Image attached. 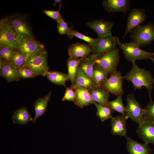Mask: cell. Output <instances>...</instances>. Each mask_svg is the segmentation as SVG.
<instances>
[{
  "label": "cell",
  "mask_w": 154,
  "mask_h": 154,
  "mask_svg": "<svg viewBox=\"0 0 154 154\" xmlns=\"http://www.w3.org/2000/svg\"><path fill=\"white\" fill-rule=\"evenodd\" d=\"M130 42L139 47L150 44L154 40V23L150 22L143 26L139 25L130 32Z\"/></svg>",
  "instance_id": "cell-2"
},
{
  "label": "cell",
  "mask_w": 154,
  "mask_h": 154,
  "mask_svg": "<svg viewBox=\"0 0 154 154\" xmlns=\"http://www.w3.org/2000/svg\"><path fill=\"white\" fill-rule=\"evenodd\" d=\"M6 18L9 24L18 36L34 38L28 25L23 17L19 15H13Z\"/></svg>",
  "instance_id": "cell-11"
},
{
  "label": "cell",
  "mask_w": 154,
  "mask_h": 154,
  "mask_svg": "<svg viewBox=\"0 0 154 154\" xmlns=\"http://www.w3.org/2000/svg\"><path fill=\"white\" fill-rule=\"evenodd\" d=\"M136 133L144 143L154 144V123L144 121L139 125Z\"/></svg>",
  "instance_id": "cell-16"
},
{
  "label": "cell",
  "mask_w": 154,
  "mask_h": 154,
  "mask_svg": "<svg viewBox=\"0 0 154 154\" xmlns=\"http://www.w3.org/2000/svg\"><path fill=\"white\" fill-rule=\"evenodd\" d=\"M14 52V48L0 46V57L3 61L11 62Z\"/></svg>",
  "instance_id": "cell-34"
},
{
  "label": "cell",
  "mask_w": 154,
  "mask_h": 154,
  "mask_svg": "<svg viewBox=\"0 0 154 154\" xmlns=\"http://www.w3.org/2000/svg\"><path fill=\"white\" fill-rule=\"evenodd\" d=\"M14 49V54L11 62L17 70L26 65V61L27 57L20 51Z\"/></svg>",
  "instance_id": "cell-30"
},
{
  "label": "cell",
  "mask_w": 154,
  "mask_h": 154,
  "mask_svg": "<svg viewBox=\"0 0 154 154\" xmlns=\"http://www.w3.org/2000/svg\"><path fill=\"white\" fill-rule=\"evenodd\" d=\"M146 17L145 10L137 8L133 9L127 17V27L123 38L133 28L145 22Z\"/></svg>",
  "instance_id": "cell-12"
},
{
  "label": "cell",
  "mask_w": 154,
  "mask_h": 154,
  "mask_svg": "<svg viewBox=\"0 0 154 154\" xmlns=\"http://www.w3.org/2000/svg\"><path fill=\"white\" fill-rule=\"evenodd\" d=\"M143 109L144 121L154 123V102L152 99Z\"/></svg>",
  "instance_id": "cell-33"
},
{
  "label": "cell",
  "mask_w": 154,
  "mask_h": 154,
  "mask_svg": "<svg viewBox=\"0 0 154 154\" xmlns=\"http://www.w3.org/2000/svg\"><path fill=\"white\" fill-rule=\"evenodd\" d=\"M51 92H49L42 98L37 99L34 103L35 115L33 121L34 124H35L37 118L42 116L46 112L48 103L51 99Z\"/></svg>",
  "instance_id": "cell-22"
},
{
  "label": "cell",
  "mask_w": 154,
  "mask_h": 154,
  "mask_svg": "<svg viewBox=\"0 0 154 154\" xmlns=\"http://www.w3.org/2000/svg\"><path fill=\"white\" fill-rule=\"evenodd\" d=\"M122 98V95L118 96L115 100L109 101L108 106L113 111H116L123 116H126L125 107L123 105Z\"/></svg>",
  "instance_id": "cell-31"
},
{
  "label": "cell",
  "mask_w": 154,
  "mask_h": 154,
  "mask_svg": "<svg viewBox=\"0 0 154 154\" xmlns=\"http://www.w3.org/2000/svg\"><path fill=\"white\" fill-rule=\"evenodd\" d=\"M130 70L123 76L124 79L133 84L135 90H141L145 86L147 91L150 100H152L151 92L153 88L154 78L149 71L139 67L135 62L132 63Z\"/></svg>",
  "instance_id": "cell-1"
},
{
  "label": "cell",
  "mask_w": 154,
  "mask_h": 154,
  "mask_svg": "<svg viewBox=\"0 0 154 154\" xmlns=\"http://www.w3.org/2000/svg\"><path fill=\"white\" fill-rule=\"evenodd\" d=\"M57 30L58 33L61 35H68L70 32V28L68 26V23L62 19L57 21Z\"/></svg>",
  "instance_id": "cell-36"
},
{
  "label": "cell",
  "mask_w": 154,
  "mask_h": 154,
  "mask_svg": "<svg viewBox=\"0 0 154 154\" xmlns=\"http://www.w3.org/2000/svg\"><path fill=\"white\" fill-rule=\"evenodd\" d=\"M0 46L14 48L18 36L11 28L6 18L0 21Z\"/></svg>",
  "instance_id": "cell-10"
},
{
  "label": "cell",
  "mask_w": 154,
  "mask_h": 154,
  "mask_svg": "<svg viewBox=\"0 0 154 154\" xmlns=\"http://www.w3.org/2000/svg\"><path fill=\"white\" fill-rule=\"evenodd\" d=\"M125 58L132 63L137 60L151 59L154 58V52H149L139 48L132 42H121L119 44Z\"/></svg>",
  "instance_id": "cell-4"
},
{
  "label": "cell",
  "mask_w": 154,
  "mask_h": 154,
  "mask_svg": "<svg viewBox=\"0 0 154 154\" xmlns=\"http://www.w3.org/2000/svg\"><path fill=\"white\" fill-rule=\"evenodd\" d=\"M33 119L25 107H22L16 110L12 114L13 122L21 125L27 124L30 121H33Z\"/></svg>",
  "instance_id": "cell-23"
},
{
  "label": "cell",
  "mask_w": 154,
  "mask_h": 154,
  "mask_svg": "<svg viewBox=\"0 0 154 154\" xmlns=\"http://www.w3.org/2000/svg\"><path fill=\"white\" fill-rule=\"evenodd\" d=\"M125 136L127 141L126 149L129 154H154L148 144L139 143L126 135Z\"/></svg>",
  "instance_id": "cell-17"
},
{
  "label": "cell",
  "mask_w": 154,
  "mask_h": 154,
  "mask_svg": "<svg viewBox=\"0 0 154 154\" xmlns=\"http://www.w3.org/2000/svg\"><path fill=\"white\" fill-rule=\"evenodd\" d=\"M93 100L95 102L105 107L108 106V100L110 93L104 89L101 86H95L88 89Z\"/></svg>",
  "instance_id": "cell-20"
},
{
  "label": "cell",
  "mask_w": 154,
  "mask_h": 154,
  "mask_svg": "<svg viewBox=\"0 0 154 154\" xmlns=\"http://www.w3.org/2000/svg\"><path fill=\"white\" fill-rule=\"evenodd\" d=\"M94 104L97 110L96 115L102 121L113 117L112 115L113 111L109 107L104 106L96 102H94Z\"/></svg>",
  "instance_id": "cell-29"
},
{
  "label": "cell",
  "mask_w": 154,
  "mask_h": 154,
  "mask_svg": "<svg viewBox=\"0 0 154 154\" xmlns=\"http://www.w3.org/2000/svg\"><path fill=\"white\" fill-rule=\"evenodd\" d=\"M84 58L74 59L69 57L67 60V63L68 69V76L69 80L71 82V87L75 85L77 76L78 66L80 61Z\"/></svg>",
  "instance_id": "cell-25"
},
{
  "label": "cell",
  "mask_w": 154,
  "mask_h": 154,
  "mask_svg": "<svg viewBox=\"0 0 154 154\" xmlns=\"http://www.w3.org/2000/svg\"><path fill=\"white\" fill-rule=\"evenodd\" d=\"M74 37H75L86 41L94 49L96 46L98 41L97 38H93L85 35L77 31L74 30L73 27L72 26L70 28L69 33L67 35V37L68 38L72 39Z\"/></svg>",
  "instance_id": "cell-28"
},
{
  "label": "cell",
  "mask_w": 154,
  "mask_h": 154,
  "mask_svg": "<svg viewBox=\"0 0 154 154\" xmlns=\"http://www.w3.org/2000/svg\"><path fill=\"white\" fill-rule=\"evenodd\" d=\"M152 62L154 63V58H153L151 59Z\"/></svg>",
  "instance_id": "cell-40"
},
{
  "label": "cell",
  "mask_w": 154,
  "mask_h": 154,
  "mask_svg": "<svg viewBox=\"0 0 154 154\" xmlns=\"http://www.w3.org/2000/svg\"><path fill=\"white\" fill-rule=\"evenodd\" d=\"M124 79L120 71H117L105 80L101 86L105 90L116 96L124 93L123 82Z\"/></svg>",
  "instance_id": "cell-9"
},
{
  "label": "cell",
  "mask_w": 154,
  "mask_h": 154,
  "mask_svg": "<svg viewBox=\"0 0 154 154\" xmlns=\"http://www.w3.org/2000/svg\"><path fill=\"white\" fill-rule=\"evenodd\" d=\"M94 50L89 44L78 42L69 46L68 54L69 57L73 59L85 58L90 56Z\"/></svg>",
  "instance_id": "cell-13"
},
{
  "label": "cell",
  "mask_w": 154,
  "mask_h": 154,
  "mask_svg": "<svg viewBox=\"0 0 154 154\" xmlns=\"http://www.w3.org/2000/svg\"><path fill=\"white\" fill-rule=\"evenodd\" d=\"M0 75L8 82L19 81L21 80L17 70L11 62L3 60L0 67Z\"/></svg>",
  "instance_id": "cell-19"
},
{
  "label": "cell",
  "mask_w": 154,
  "mask_h": 154,
  "mask_svg": "<svg viewBox=\"0 0 154 154\" xmlns=\"http://www.w3.org/2000/svg\"><path fill=\"white\" fill-rule=\"evenodd\" d=\"M108 74L103 70L94 67L93 76L96 86H101L102 83L108 78Z\"/></svg>",
  "instance_id": "cell-32"
},
{
  "label": "cell",
  "mask_w": 154,
  "mask_h": 154,
  "mask_svg": "<svg viewBox=\"0 0 154 154\" xmlns=\"http://www.w3.org/2000/svg\"><path fill=\"white\" fill-rule=\"evenodd\" d=\"M102 4L104 9L108 13H126L130 10V2L129 0H104Z\"/></svg>",
  "instance_id": "cell-14"
},
{
  "label": "cell",
  "mask_w": 154,
  "mask_h": 154,
  "mask_svg": "<svg viewBox=\"0 0 154 154\" xmlns=\"http://www.w3.org/2000/svg\"><path fill=\"white\" fill-rule=\"evenodd\" d=\"M128 118L122 115L116 116L111 119V134L121 136L126 135L127 129L126 122Z\"/></svg>",
  "instance_id": "cell-21"
},
{
  "label": "cell",
  "mask_w": 154,
  "mask_h": 154,
  "mask_svg": "<svg viewBox=\"0 0 154 154\" xmlns=\"http://www.w3.org/2000/svg\"><path fill=\"white\" fill-rule=\"evenodd\" d=\"M86 24L97 33L98 36H103L112 34L111 30L114 23L102 19H98L89 22Z\"/></svg>",
  "instance_id": "cell-15"
},
{
  "label": "cell",
  "mask_w": 154,
  "mask_h": 154,
  "mask_svg": "<svg viewBox=\"0 0 154 154\" xmlns=\"http://www.w3.org/2000/svg\"><path fill=\"white\" fill-rule=\"evenodd\" d=\"M54 2L53 4L54 6L58 4H62L63 3V1L61 0H54Z\"/></svg>",
  "instance_id": "cell-39"
},
{
  "label": "cell",
  "mask_w": 154,
  "mask_h": 154,
  "mask_svg": "<svg viewBox=\"0 0 154 154\" xmlns=\"http://www.w3.org/2000/svg\"><path fill=\"white\" fill-rule=\"evenodd\" d=\"M45 77L52 83L65 87L66 82L69 80L67 74L56 71H48L46 73Z\"/></svg>",
  "instance_id": "cell-27"
},
{
  "label": "cell",
  "mask_w": 154,
  "mask_h": 154,
  "mask_svg": "<svg viewBox=\"0 0 154 154\" xmlns=\"http://www.w3.org/2000/svg\"><path fill=\"white\" fill-rule=\"evenodd\" d=\"M125 107L126 116L139 125L144 121L143 109L140 104L135 98L133 93L127 95Z\"/></svg>",
  "instance_id": "cell-7"
},
{
  "label": "cell",
  "mask_w": 154,
  "mask_h": 154,
  "mask_svg": "<svg viewBox=\"0 0 154 154\" xmlns=\"http://www.w3.org/2000/svg\"><path fill=\"white\" fill-rule=\"evenodd\" d=\"M71 87H66V89L64 95L62 98V101H70L74 102L76 98L75 91Z\"/></svg>",
  "instance_id": "cell-38"
},
{
  "label": "cell",
  "mask_w": 154,
  "mask_h": 154,
  "mask_svg": "<svg viewBox=\"0 0 154 154\" xmlns=\"http://www.w3.org/2000/svg\"><path fill=\"white\" fill-rule=\"evenodd\" d=\"M61 6L62 4H60L59 9L57 11L44 9L42 10V12L47 16L58 21L63 19L62 17L59 12Z\"/></svg>",
  "instance_id": "cell-37"
},
{
  "label": "cell",
  "mask_w": 154,
  "mask_h": 154,
  "mask_svg": "<svg viewBox=\"0 0 154 154\" xmlns=\"http://www.w3.org/2000/svg\"><path fill=\"white\" fill-rule=\"evenodd\" d=\"M47 58V53L45 50L27 57L26 64L37 76H45L48 71Z\"/></svg>",
  "instance_id": "cell-6"
},
{
  "label": "cell",
  "mask_w": 154,
  "mask_h": 154,
  "mask_svg": "<svg viewBox=\"0 0 154 154\" xmlns=\"http://www.w3.org/2000/svg\"><path fill=\"white\" fill-rule=\"evenodd\" d=\"M96 86L94 80L86 75L78 68L75 83L72 88L81 87L89 89Z\"/></svg>",
  "instance_id": "cell-26"
},
{
  "label": "cell",
  "mask_w": 154,
  "mask_h": 154,
  "mask_svg": "<svg viewBox=\"0 0 154 154\" xmlns=\"http://www.w3.org/2000/svg\"><path fill=\"white\" fill-rule=\"evenodd\" d=\"M17 71L21 79L33 78L37 76L36 75L27 64L17 69Z\"/></svg>",
  "instance_id": "cell-35"
},
{
  "label": "cell",
  "mask_w": 154,
  "mask_h": 154,
  "mask_svg": "<svg viewBox=\"0 0 154 154\" xmlns=\"http://www.w3.org/2000/svg\"><path fill=\"white\" fill-rule=\"evenodd\" d=\"M72 89L76 94L74 103L78 107L82 108L95 102L92 99L88 89L81 87H76Z\"/></svg>",
  "instance_id": "cell-18"
},
{
  "label": "cell",
  "mask_w": 154,
  "mask_h": 154,
  "mask_svg": "<svg viewBox=\"0 0 154 154\" xmlns=\"http://www.w3.org/2000/svg\"><path fill=\"white\" fill-rule=\"evenodd\" d=\"M100 55H90L82 60L78 66V68L84 73L93 80V73L94 66L96 60Z\"/></svg>",
  "instance_id": "cell-24"
},
{
  "label": "cell",
  "mask_w": 154,
  "mask_h": 154,
  "mask_svg": "<svg viewBox=\"0 0 154 154\" xmlns=\"http://www.w3.org/2000/svg\"><path fill=\"white\" fill-rule=\"evenodd\" d=\"M119 51V49L117 48L100 55L96 60L94 67L102 69L111 75L117 71L120 61Z\"/></svg>",
  "instance_id": "cell-3"
},
{
  "label": "cell",
  "mask_w": 154,
  "mask_h": 154,
  "mask_svg": "<svg viewBox=\"0 0 154 154\" xmlns=\"http://www.w3.org/2000/svg\"><path fill=\"white\" fill-rule=\"evenodd\" d=\"M27 57L45 50L43 44L34 38L27 37L18 36L15 48Z\"/></svg>",
  "instance_id": "cell-5"
},
{
  "label": "cell",
  "mask_w": 154,
  "mask_h": 154,
  "mask_svg": "<svg viewBox=\"0 0 154 154\" xmlns=\"http://www.w3.org/2000/svg\"><path fill=\"white\" fill-rule=\"evenodd\" d=\"M97 44L92 56L100 55L115 49L120 43L119 38L112 34L105 36H98Z\"/></svg>",
  "instance_id": "cell-8"
}]
</instances>
